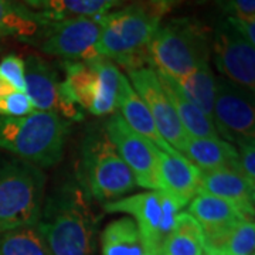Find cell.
Masks as SVG:
<instances>
[{
    "label": "cell",
    "instance_id": "1",
    "mask_svg": "<svg viewBox=\"0 0 255 255\" xmlns=\"http://www.w3.org/2000/svg\"><path fill=\"white\" fill-rule=\"evenodd\" d=\"M98 217L78 182L61 184L43 204L37 228L50 255H92Z\"/></svg>",
    "mask_w": 255,
    "mask_h": 255
},
{
    "label": "cell",
    "instance_id": "2",
    "mask_svg": "<svg viewBox=\"0 0 255 255\" xmlns=\"http://www.w3.org/2000/svg\"><path fill=\"white\" fill-rule=\"evenodd\" d=\"M68 122L53 112L34 111L21 118L0 117V147L37 167L61 160Z\"/></svg>",
    "mask_w": 255,
    "mask_h": 255
},
{
    "label": "cell",
    "instance_id": "3",
    "mask_svg": "<svg viewBox=\"0 0 255 255\" xmlns=\"http://www.w3.org/2000/svg\"><path fill=\"white\" fill-rule=\"evenodd\" d=\"M210 33L193 17H177L156 30L147 46L149 63L157 73L180 80L201 64L209 63Z\"/></svg>",
    "mask_w": 255,
    "mask_h": 255
},
{
    "label": "cell",
    "instance_id": "4",
    "mask_svg": "<svg viewBox=\"0 0 255 255\" xmlns=\"http://www.w3.org/2000/svg\"><path fill=\"white\" fill-rule=\"evenodd\" d=\"M162 16L149 6L130 4L102 16L98 53L114 60L127 71L149 63L147 46L160 26Z\"/></svg>",
    "mask_w": 255,
    "mask_h": 255
},
{
    "label": "cell",
    "instance_id": "5",
    "mask_svg": "<svg viewBox=\"0 0 255 255\" xmlns=\"http://www.w3.org/2000/svg\"><path fill=\"white\" fill-rule=\"evenodd\" d=\"M78 183L90 197L101 203L119 199L137 186L105 128H92L84 139Z\"/></svg>",
    "mask_w": 255,
    "mask_h": 255
},
{
    "label": "cell",
    "instance_id": "6",
    "mask_svg": "<svg viewBox=\"0 0 255 255\" xmlns=\"http://www.w3.org/2000/svg\"><path fill=\"white\" fill-rule=\"evenodd\" d=\"M46 176L24 160L0 166V231L37 226L44 204Z\"/></svg>",
    "mask_w": 255,
    "mask_h": 255
},
{
    "label": "cell",
    "instance_id": "7",
    "mask_svg": "<svg viewBox=\"0 0 255 255\" xmlns=\"http://www.w3.org/2000/svg\"><path fill=\"white\" fill-rule=\"evenodd\" d=\"M182 206L160 190L145 191L105 203L107 213H125L136 220L147 253L162 255L164 243L173 233Z\"/></svg>",
    "mask_w": 255,
    "mask_h": 255
},
{
    "label": "cell",
    "instance_id": "8",
    "mask_svg": "<svg viewBox=\"0 0 255 255\" xmlns=\"http://www.w3.org/2000/svg\"><path fill=\"white\" fill-rule=\"evenodd\" d=\"M102 16L50 18L28 44L43 53L61 57L65 61H91L98 53Z\"/></svg>",
    "mask_w": 255,
    "mask_h": 255
},
{
    "label": "cell",
    "instance_id": "9",
    "mask_svg": "<svg viewBox=\"0 0 255 255\" xmlns=\"http://www.w3.org/2000/svg\"><path fill=\"white\" fill-rule=\"evenodd\" d=\"M254 94L234 85L226 78L216 80V95L211 122L217 133L238 146L255 142Z\"/></svg>",
    "mask_w": 255,
    "mask_h": 255
},
{
    "label": "cell",
    "instance_id": "10",
    "mask_svg": "<svg viewBox=\"0 0 255 255\" xmlns=\"http://www.w3.org/2000/svg\"><path fill=\"white\" fill-rule=\"evenodd\" d=\"M128 75L132 88L140 97V100L145 102V105L150 112L160 136L176 152L183 153L189 136L183 129L182 122L157 78L155 68L152 65L137 67L133 70H129Z\"/></svg>",
    "mask_w": 255,
    "mask_h": 255
},
{
    "label": "cell",
    "instance_id": "11",
    "mask_svg": "<svg viewBox=\"0 0 255 255\" xmlns=\"http://www.w3.org/2000/svg\"><path fill=\"white\" fill-rule=\"evenodd\" d=\"M211 48L216 67L234 85L254 94L255 47L250 44L227 20L220 23L213 34Z\"/></svg>",
    "mask_w": 255,
    "mask_h": 255
},
{
    "label": "cell",
    "instance_id": "12",
    "mask_svg": "<svg viewBox=\"0 0 255 255\" xmlns=\"http://www.w3.org/2000/svg\"><path fill=\"white\" fill-rule=\"evenodd\" d=\"M105 130L115 145L122 160L127 163L132 172L137 186L159 190L157 183V159L156 147L150 140L140 136L121 117V114L114 112L108 119Z\"/></svg>",
    "mask_w": 255,
    "mask_h": 255
},
{
    "label": "cell",
    "instance_id": "13",
    "mask_svg": "<svg viewBox=\"0 0 255 255\" xmlns=\"http://www.w3.org/2000/svg\"><path fill=\"white\" fill-rule=\"evenodd\" d=\"M24 92L36 111L53 112L63 119L81 121V108L68 100L54 68L38 55H28L24 61Z\"/></svg>",
    "mask_w": 255,
    "mask_h": 255
},
{
    "label": "cell",
    "instance_id": "14",
    "mask_svg": "<svg viewBox=\"0 0 255 255\" xmlns=\"http://www.w3.org/2000/svg\"><path fill=\"white\" fill-rule=\"evenodd\" d=\"M254 189L243 174L233 169H199L197 194H207L230 201L250 220L254 216Z\"/></svg>",
    "mask_w": 255,
    "mask_h": 255
},
{
    "label": "cell",
    "instance_id": "15",
    "mask_svg": "<svg viewBox=\"0 0 255 255\" xmlns=\"http://www.w3.org/2000/svg\"><path fill=\"white\" fill-rule=\"evenodd\" d=\"M156 159L159 190L184 207L197 194L199 169L182 153L172 155L156 149Z\"/></svg>",
    "mask_w": 255,
    "mask_h": 255
},
{
    "label": "cell",
    "instance_id": "16",
    "mask_svg": "<svg viewBox=\"0 0 255 255\" xmlns=\"http://www.w3.org/2000/svg\"><path fill=\"white\" fill-rule=\"evenodd\" d=\"M118 110L121 111V117L127 122L128 127L133 129L140 136L150 140L157 149L167 152V153H172V155L179 153L160 136V133L156 128L155 121L152 118L145 102L140 100V97L132 88L127 77H124L122 82H121Z\"/></svg>",
    "mask_w": 255,
    "mask_h": 255
},
{
    "label": "cell",
    "instance_id": "17",
    "mask_svg": "<svg viewBox=\"0 0 255 255\" xmlns=\"http://www.w3.org/2000/svg\"><path fill=\"white\" fill-rule=\"evenodd\" d=\"M157 78L162 84L166 95L169 97V100L172 102L187 136L219 137V133L213 125L211 119L206 114H203L200 108L194 102L189 100V97L184 94L182 87L179 85V82L160 73H157Z\"/></svg>",
    "mask_w": 255,
    "mask_h": 255
},
{
    "label": "cell",
    "instance_id": "18",
    "mask_svg": "<svg viewBox=\"0 0 255 255\" xmlns=\"http://www.w3.org/2000/svg\"><path fill=\"white\" fill-rule=\"evenodd\" d=\"M196 167L203 170L238 169V149L220 137H189L182 153Z\"/></svg>",
    "mask_w": 255,
    "mask_h": 255
},
{
    "label": "cell",
    "instance_id": "19",
    "mask_svg": "<svg viewBox=\"0 0 255 255\" xmlns=\"http://www.w3.org/2000/svg\"><path fill=\"white\" fill-rule=\"evenodd\" d=\"M51 18L17 0H0V37L11 36L30 43Z\"/></svg>",
    "mask_w": 255,
    "mask_h": 255
},
{
    "label": "cell",
    "instance_id": "20",
    "mask_svg": "<svg viewBox=\"0 0 255 255\" xmlns=\"http://www.w3.org/2000/svg\"><path fill=\"white\" fill-rule=\"evenodd\" d=\"M85 63L90 64L97 73V90L90 112L97 117L114 114L118 110L121 82L125 75L111 60L104 57H98Z\"/></svg>",
    "mask_w": 255,
    "mask_h": 255
},
{
    "label": "cell",
    "instance_id": "21",
    "mask_svg": "<svg viewBox=\"0 0 255 255\" xmlns=\"http://www.w3.org/2000/svg\"><path fill=\"white\" fill-rule=\"evenodd\" d=\"M203 230L233 227L244 221L246 216L230 201L207 194H197L189 203V211Z\"/></svg>",
    "mask_w": 255,
    "mask_h": 255
},
{
    "label": "cell",
    "instance_id": "22",
    "mask_svg": "<svg viewBox=\"0 0 255 255\" xmlns=\"http://www.w3.org/2000/svg\"><path fill=\"white\" fill-rule=\"evenodd\" d=\"M30 9L53 18L92 17L110 13L121 0H24Z\"/></svg>",
    "mask_w": 255,
    "mask_h": 255
},
{
    "label": "cell",
    "instance_id": "23",
    "mask_svg": "<svg viewBox=\"0 0 255 255\" xmlns=\"http://www.w3.org/2000/svg\"><path fill=\"white\" fill-rule=\"evenodd\" d=\"M102 255H145V241L136 223L119 219L110 223L102 231Z\"/></svg>",
    "mask_w": 255,
    "mask_h": 255
},
{
    "label": "cell",
    "instance_id": "24",
    "mask_svg": "<svg viewBox=\"0 0 255 255\" xmlns=\"http://www.w3.org/2000/svg\"><path fill=\"white\" fill-rule=\"evenodd\" d=\"M63 70L65 80L61 81L64 95L80 108H91L97 90V73L88 63L64 61Z\"/></svg>",
    "mask_w": 255,
    "mask_h": 255
},
{
    "label": "cell",
    "instance_id": "25",
    "mask_svg": "<svg viewBox=\"0 0 255 255\" xmlns=\"http://www.w3.org/2000/svg\"><path fill=\"white\" fill-rule=\"evenodd\" d=\"M176 81L179 82L189 100L194 102L201 112L211 119L216 95V77L213 70L210 68V64H201L193 73L187 74L186 77Z\"/></svg>",
    "mask_w": 255,
    "mask_h": 255
},
{
    "label": "cell",
    "instance_id": "26",
    "mask_svg": "<svg viewBox=\"0 0 255 255\" xmlns=\"http://www.w3.org/2000/svg\"><path fill=\"white\" fill-rule=\"evenodd\" d=\"M0 255H50L37 226L0 231Z\"/></svg>",
    "mask_w": 255,
    "mask_h": 255
},
{
    "label": "cell",
    "instance_id": "27",
    "mask_svg": "<svg viewBox=\"0 0 255 255\" xmlns=\"http://www.w3.org/2000/svg\"><path fill=\"white\" fill-rule=\"evenodd\" d=\"M255 226L253 220H244L233 228L226 255H254Z\"/></svg>",
    "mask_w": 255,
    "mask_h": 255
},
{
    "label": "cell",
    "instance_id": "28",
    "mask_svg": "<svg viewBox=\"0 0 255 255\" xmlns=\"http://www.w3.org/2000/svg\"><path fill=\"white\" fill-rule=\"evenodd\" d=\"M34 111L36 110L26 92L14 91L0 98V117L21 118Z\"/></svg>",
    "mask_w": 255,
    "mask_h": 255
},
{
    "label": "cell",
    "instance_id": "29",
    "mask_svg": "<svg viewBox=\"0 0 255 255\" xmlns=\"http://www.w3.org/2000/svg\"><path fill=\"white\" fill-rule=\"evenodd\" d=\"M162 255H203V244L196 238L172 233L164 243Z\"/></svg>",
    "mask_w": 255,
    "mask_h": 255
},
{
    "label": "cell",
    "instance_id": "30",
    "mask_svg": "<svg viewBox=\"0 0 255 255\" xmlns=\"http://www.w3.org/2000/svg\"><path fill=\"white\" fill-rule=\"evenodd\" d=\"M0 75L17 91L24 92V60H21L18 55L9 54L0 61Z\"/></svg>",
    "mask_w": 255,
    "mask_h": 255
},
{
    "label": "cell",
    "instance_id": "31",
    "mask_svg": "<svg viewBox=\"0 0 255 255\" xmlns=\"http://www.w3.org/2000/svg\"><path fill=\"white\" fill-rule=\"evenodd\" d=\"M173 233L196 238L203 244V228L199 224V221L187 211H179L177 213L176 220H174Z\"/></svg>",
    "mask_w": 255,
    "mask_h": 255
},
{
    "label": "cell",
    "instance_id": "32",
    "mask_svg": "<svg viewBox=\"0 0 255 255\" xmlns=\"http://www.w3.org/2000/svg\"><path fill=\"white\" fill-rule=\"evenodd\" d=\"M255 143V142H254ZM248 143V145L240 146L238 150V169L243 177L251 186L255 187V145Z\"/></svg>",
    "mask_w": 255,
    "mask_h": 255
},
{
    "label": "cell",
    "instance_id": "33",
    "mask_svg": "<svg viewBox=\"0 0 255 255\" xmlns=\"http://www.w3.org/2000/svg\"><path fill=\"white\" fill-rule=\"evenodd\" d=\"M228 16L255 20V0H221Z\"/></svg>",
    "mask_w": 255,
    "mask_h": 255
},
{
    "label": "cell",
    "instance_id": "34",
    "mask_svg": "<svg viewBox=\"0 0 255 255\" xmlns=\"http://www.w3.org/2000/svg\"><path fill=\"white\" fill-rule=\"evenodd\" d=\"M227 21L236 28L241 36L246 38L250 44H255V20H244V18L227 16Z\"/></svg>",
    "mask_w": 255,
    "mask_h": 255
},
{
    "label": "cell",
    "instance_id": "35",
    "mask_svg": "<svg viewBox=\"0 0 255 255\" xmlns=\"http://www.w3.org/2000/svg\"><path fill=\"white\" fill-rule=\"evenodd\" d=\"M17 91L9 81H6L1 75H0V98L1 97H6V95H9L11 92Z\"/></svg>",
    "mask_w": 255,
    "mask_h": 255
},
{
    "label": "cell",
    "instance_id": "36",
    "mask_svg": "<svg viewBox=\"0 0 255 255\" xmlns=\"http://www.w3.org/2000/svg\"><path fill=\"white\" fill-rule=\"evenodd\" d=\"M145 255H159V254H153V253H146Z\"/></svg>",
    "mask_w": 255,
    "mask_h": 255
},
{
    "label": "cell",
    "instance_id": "37",
    "mask_svg": "<svg viewBox=\"0 0 255 255\" xmlns=\"http://www.w3.org/2000/svg\"><path fill=\"white\" fill-rule=\"evenodd\" d=\"M199 3H203V1H207V0H197Z\"/></svg>",
    "mask_w": 255,
    "mask_h": 255
},
{
    "label": "cell",
    "instance_id": "38",
    "mask_svg": "<svg viewBox=\"0 0 255 255\" xmlns=\"http://www.w3.org/2000/svg\"><path fill=\"white\" fill-rule=\"evenodd\" d=\"M203 255H204V254H203Z\"/></svg>",
    "mask_w": 255,
    "mask_h": 255
}]
</instances>
